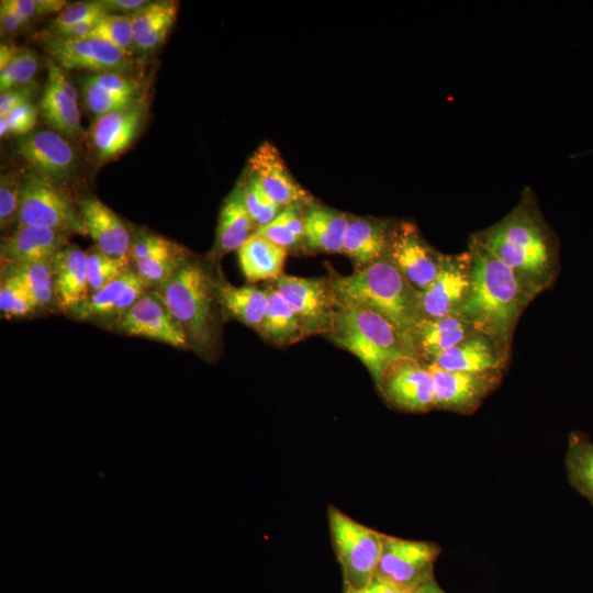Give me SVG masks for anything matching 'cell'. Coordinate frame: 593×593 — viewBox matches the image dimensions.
<instances>
[{
  "mask_svg": "<svg viewBox=\"0 0 593 593\" xmlns=\"http://www.w3.org/2000/svg\"><path fill=\"white\" fill-rule=\"evenodd\" d=\"M468 295L457 312L474 332L510 344L519 315L534 296L515 272L473 236Z\"/></svg>",
  "mask_w": 593,
  "mask_h": 593,
  "instance_id": "6da1fadb",
  "label": "cell"
},
{
  "mask_svg": "<svg viewBox=\"0 0 593 593\" xmlns=\"http://www.w3.org/2000/svg\"><path fill=\"white\" fill-rule=\"evenodd\" d=\"M473 237L517 276L535 298L557 273V253L535 208L526 201Z\"/></svg>",
  "mask_w": 593,
  "mask_h": 593,
  "instance_id": "7a4b0ae2",
  "label": "cell"
},
{
  "mask_svg": "<svg viewBox=\"0 0 593 593\" xmlns=\"http://www.w3.org/2000/svg\"><path fill=\"white\" fill-rule=\"evenodd\" d=\"M216 279L204 262L188 257L154 289L182 327L189 349L204 358L215 357L220 344Z\"/></svg>",
  "mask_w": 593,
  "mask_h": 593,
  "instance_id": "3957f363",
  "label": "cell"
},
{
  "mask_svg": "<svg viewBox=\"0 0 593 593\" xmlns=\"http://www.w3.org/2000/svg\"><path fill=\"white\" fill-rule=\"evenodd\" d=\"M331 280L339 301L382 315L399 331L410 351L411 333L423 318L419 292L385 256L351 275L331 277Z\"/></svg>",
  "mask_w": 593,
  "mask_h": 593,
  "instance_id": "277c9868",
  "label": "cell"
},
{
  "mask_svg": "<svg viewBox=\"0 0 593 593\" xmlns=\"http://www.w3.org/2000/svg\"><path fill=\"white\" fill-rule=\"evenodd\" d=\"M326 335L363 363L377 388L391 362L411 357L401 334L387 318L349 302L338 300Z\"/></svg>",
  "mask_w": 593,
  "mask_h": 593,
  "instance_id": "5b68a950",
  "label": "cell"
},
{
  "mask_svg": "<svg viewBox=\"0 0 593 593\" xmlns=\"http://www.w3.org/2000/svg\"><path fill=\"white\" fill-rule=\"evenodd\" d=\"M328 526L344 590L359 591L376 577L382 549V534L353 519L339 508H328Z\"/></svg>",
  "mask_w": 593,
  "mask_h": 593,
  "instance_id": "8992f818",
  "label": "cell"
},
{
  "mask_svg": "<svg viewBox=\"0 0 593 593\" xmlns=\"http://www.w3.org/2000/svg\"><path fill=\"white\" fill-rule=\"evenodd\" d=\"M16 225L87 235L79 208L69 194L32 169L24 174Z\"/></svg>",
  "mask_w": 593,
  "mask_h": 593,
  "instance_id": "52a82bcc",
  "label": "cell"
},
{
  "mask_svg": "<svg viewBox=\"0 0 593 593\" xmlns=\"http://www.w3.org/2000/svg\"><path fill=\"white\" fill-rule=\"evenodd\" d=\"M439 553L440 548L434 542L382 534V549L374 578L411 593L434 580V564Z\"/></svg>",
  "mask_w": 593,
  "mask_h": 593,
  "instance_id": "ba28073f",
  "label": "cell"
},
{
  "mask_svg": "<svg viewBox=\"0 0 593 593\" xmlns=\"http://www.w3.org/2000/svg\"><path fill=\"white\" fill-rule=\"evenodd\" d=\"M384 256L418 292L436 279L444 258L407 221L392 225Z\"/></svg>",
  "mask_w": 593,
  "mask_h": 593,
  "instance_id": "9c48e42d",
  "label": "cell"
},
{
  "mask_svg": "<svg viewBox=\"0 0 593 593\" xmlns=\"http://www.w3.org/2000/svg\"><path fill=\"white\" fill-rule=\"evenodd\" d=\"M271 284L300 316L309 335L328 333L338 303L331 277L282 275Z\"/></svg>",
  "mask_w": 593,
  "mask_h": 593,
  "instance_id": "30bf717a",
  "label": "cell"
},
{
  "mask_svg": "<svg viewBox=\"0 0 593 593\" xmlns=\"http://www.w3.org/2000/svg\"><path fill=\"white\" fill-rule=\"evenodd\" d=\"M378 390L393 407L423 413L434 409L435 383L428 367L421 361L403 357L385 369Z\"/></svg>",
  "mask_w": 593,
  "mask_h": 593,
  "instance_id": "8fae6325",
  "label": "cell"
},
{
  "mask_svg": "<svg viewBox=\"0 0 593 593\" xmlns=\"http://www.w3.org/2000/svg\"><path fill=\"white\" fill-rule=\"evenodd\" d=\"M147 290L149 289L145 282L131 269L100 291L90 294L67 314L79 322L115 329L124 313Z\"/></svg>",
  "mask_w": 593,
  "mask_h": 593,
  "instance_id": "7c38bea8",
  "label": "cell"
},
{
  "mask_svg": "<svg viewBox=\"0 0 593 593\" xmlns=\"http://www.w3.org/2000/svg\"><path fill=\"white\" fill-rule=\"evenodd\" d=\"M470 277L469 250L457 255H444L436 279L419 292L422 317L438 318L456 315L468 295Z\"/></svg>",
  "mask_w": 593,
  "mask_h": 593,
  "instance_id": "4fadbf2b",
  "label": "cell"
},
{
  "mask_svg": "<svg viewBox=\"0 0 593 593\" xmlns=\"http://www.w3.org/2000/svg\"><path fill=\"white\" fill-rule=\"evenodd\" d=\"M115 331L179 349L189 348L182 327L159 294L150 289L124 313Z\"/></svg>",
  "mask_w": 593,
  "mask_h": 593,
  "instance_id": "5bb4252c",
  "label": "cell"
},
{
  "mask_svg": "<svg viewBox=\"0 0 593 593\" xmlns=\"http://www.w3.org/2000/svg\"><path fill=\"white\" fill-rule=\"evenodd\" d=\"M15 152L32 170L56 183L71 178L78 165V155L69 139L54 130L20 136Z\"/></svg>",
  "mask_w": 593,
  "mask_h": 593,
  "instance_id": "9a60e30c",
  "label": "cell"
},
{
  "mask_svg": "<svg viewBox=\"0 0 593 593\" xmlns=\"http://www.w3.org/2000/svg\"><path fill=\"white\" fill-rule=\"evenodd\" d=\"M427 367L435 383L434 407L461 414L473 413L502 378V371L458 372Z\"/></svg>",
  "mask_w": 593,
  "mask_h": 593,
  "instance_id": "2e32d148",
  "label": "cell"
},
{
  "mask_svg": "<svg viewBox=\"0 0 593 593\" xmlns=\"http://www.w3.org/2000/svg\"><path fill=\"white\" fill-rule=\"evenodd\" d=\"M45 48L52 59L64 69L99 74L124 72L131 67L130 56L100 38H65L54 35L46 40Z\"/></svg>",
  "mask_w": 593,
  "mask_h": 593,
  "instance_id": "e0dca14e",
  "label": "cell"
},
{
  "mask_svg": "<svg viewBox=\"0 0 593 593\" xmlns=\"http://www.w3.org/2000/svg\"><path fill=\"white\" fill-rule=\"evenodd\" d=\"M266 193L281 208L307 206L314 199L289 171L280 152L270 142H264L251 154L247 165Z\"/></svg>",
  "mask_w": 593,
  "mask_h": 593,
  "instance_id": "ac0fdd59",
  "label": "cell"
},
{
  "mask_svg": "<svg viewBox=\"0 0 593 593\" xmlns=\"http://www.w3.org/2000/svg\"><path fill=\"white\" fill-rule=\"evenodd\" d=\"M145 111L144 102L137 100L126 109L94 119L88 139L100 163L116 158L132 145L144 123Z\"/></svg>",
  "mask_w": 593,
  "mask_h": 593,
  "instance_id": "d6986e66",
  "label": "cell"
},
{
  "mask_svg": "<svg viewBox=\"0 0 593 593\" xmlns=\"http://www.w3.org/2000/svg\"><path fill=\"white\" fill-rule=\"evenodd\" d=\"M508 343L474 332L430 365L458 372L502 371L508 358Z\"/></svg>",
  "mask_w": 593,
  "mask_h": 593,
  "instance_id": "ffe728a7",
  "label": "cell"
},
{
  "mask_svg": "<svg viewBox=\"0 0 593 593\" xmlns=\"http://www.w3.org/2000/svg\"><path fill=\"white\" fill-rule=\"evenodd\" d=\"M77 205L94 247L111 257H130L133 236L115 212L97 197L82 198Z\"/></svg>",
  "mask_w": 593,
  "mask_h": 593,
  "instance_id": "44dd1931",
  "label": "cell"
},
{
  "mask_svg": "<svg viewBox=\"0 0 593 593\" xmlns=\"http://www.w3.org/2000/svg\"><path fill=\"white\" fill-rule=\"evenodd\" d=\"M69 234L37 226L16 225L1 240V265H22L53 259L68 243Z\"/></svg>",
  "mask_w": 593,
  "mask_h": 593,
  "instance_id": "7402d4cb",
  "label": "cell"
},
{
  "mask_svg": "<svg viewBox=\"0 0 593 593\" xmlns=\"http://www.w3.org/2000/svg\"><path fill=\"white\" fill-rule=\"evenodd\" d=\"M472 333L473 328L457 315L422 318L409 339L411 356L428 366Z\"/></svg>",
  "mask_w": 593,
  "mask_h": 593,
  "instance_id": "603a6c76",
  "label": "cell"
},
{
  "mask_svg": "<svg viewBox=\"0 0 593 593\" xmlns=\"http://www.w3.org/2000/svg\"><path fill=\"white\" fill-rule=\"evenodd\" d=\"M53 264L57 306L67 313L89 296L87 251L68 244Z\"/></svg>",
  "mask_w": 593,
  "mask_h": 593,
  "instance_id": "cb8c5ba5",
  "label": "cell"
},
{
  "mask_svg": "<svg viewBox=\"0 0 593 593\" xmlns=\"http://www.w3.org/2000/svg\"><path fill=\"white\" fill-rule=\"evenodd\" d=\"M392 225L383 219L350 216L343 254L349 257L358 269L382 258Z\"/></svg>",
  "mask_w": 593,
  "mask_h": 593,
  "instance_id": "d4e9b609",
  "label": "cell"
},
{
  "mask_svg": "<svg viewBox=\"0 0 593 593\" xmlns=\"http://www.w3.org/2000/svg\"><path fill=\"white\" fill-rule=\"evenodd\" d=\"M350 216L338 210L307 205L304 210V246L311 251L343 253L344 238Z\"/></svg>",
  "mask_w": 593,
  "mask_h": 593,
  "instance_id": "484cf974",
  "label": "cell"
},
{
  "mask_svg": "<svg viewBox=\"0 0 593 593\" xmlns=\"http://www.w3.org/2000/svg\"><path fill=\"white\" fill-rule=\"evenodd\" d=\"M179 11L172 0L148 1L130 15L135 52L145 54L158 48L166 40Z\"/></svg>",
  "mask_w": 593,
  "mask_h": 593,
  "instance_id": "4316f807",
  "label": "cell"
},
{
  "mask_svg": "<svg viewBox=\"0 0 593 593\" xmlns=\"http://www.w3.org/2000/svg\"><path fill=\"white\" fill-rule=\"evenodd\" d=\"M40 112L52 130L68 139L82 135L78 96L65 91L55 77L47 72V80L40 100Z\"/></svg>",
  "mask_w": 593,
  "mask_h": 593,
  "instance_id": "83f0119b",
  "label": "cell"
},
{
  "mask_svg": "<svg viewBox=\"0 0 593 593\" xmlns=\"http://www.w3.org/2000/svg\"><path fill=\"white\" fill-rule=\"evenodd\" d=\"M216 294L223 313L258 331L269 306L266 288L235 287L223 279H216Z\"/></svg>",
  "mask_w": 593,
  "mask_h": 593,
  "instance_id": "f1b7e54d",
  "label": "cell"
},
{
  "mask_svg": "<svg viewBox=\"0 0 593 593\" xmlns=\"http://www.w3.org/2000/svg\"><path fill=\"white\" fill-rule=\"evenodd\" d=\"M256 230L240 190L236 186L225 198L220 210L214 254L223 256L231 251H237Z\"/></svg>",
  "mask_w": 593,
  "mask_h": 593,
  "instance_id": "f546056e",
  "label": "cell"
},
{
  "mask_svg": "<svg viewBox=\"0 0 593 593\" xmlns=\"http://www.w3.org/2000/svg\"><path fill=\"white\" fill-rule=\"evenodd\" d=\"M237 256L247 281H273L283 275L288 250L254 233L237 250Z\"/></svg>",
  "mask_w": 593,
  "mask_h": 593,
  "instance_id": "4dcf8cb0",
  "label": "cell"
},
{
  "mask_svg": "<svg viewBox=\"0 0 593 593\" xmlns=\"http://www.w3.org/2000/svg\"><path fill=\"white\" fill-rule=\"evenodd\" d=\"M266 289L269 306L257 331L259 335L276 346H288L309 336L300 316L272 284H267Z\"/></svg>",
  "mask_w": 593,
  "mask_h": 593,
  "instance_id": "1f68e13d",
  "label": "cell"
},
{
  "mask_svg": "<svg viewBox=\"0 0 593 593\" xmlns=\"http://www.w3.org/2000/svg\"><path fill=\"white\" fill-rule=\"evenodd\" d=\"M53 259L22 265H1L20 276L37 311H48L57 306Z\"/></svg>",
  "mask_w": 593,
  "mask_h": 593,
  "instance_id": "d6a6232c",
  "label": "cell"
},
{
  "mask_svg": "<svg viewBox=\"0 0 593 593\" xmlns=\"http://www.w3.org/2000/svg\"><path fill=\"white\" fill-rule=\"evenodd\" d=\"M566 468L571 485L593 504V443L573 434L569 439Z\"/></svg>",
  "mask_w": 593,
  "mask_h": 593,
  "instance_id": "836d02e7",
  "label": "cell"
},
{
  "mask_svg": "<svg viewBox=\"0 0 593 593\" xmlns=\"http://www.w3.org/2000/svg\"><path fill=\"white\" fill-rule=\"evenodd\" d=\"M188 257V251L175 243L167 249L132 264L148 289L154 290L169 280Z\"/></svg>",
  "mask_w": 593,
  "mask_h": 593,
  "instance_id": "e575fe53",
  "label": "cell"
},
{
  "mask_svg": "<svg viewBox=\"0 0 593 593\" xmlns=\"http://www.w3.org/2000/svg\"><path fill=\"white\" fill-rule=\"evenodd\" d=\"M0 311L5 318H21L38 312L24 282L13 270L1 267Z\"/></svg>",
  "mask_w": 593,
  "mask_h": 593,
  "instance_id": "d590c367",
  "label": "cell"
},
{
  "mask_svg": "<svg viewBox=\"0 0 593 593\" xmlns=\"http://www.w3.org/2000/svg\"><path fill=\"white\" fill-rule=\"evenodd\" d=\"M236 186L240 190L245 206L257 228L273 221L283 210L266 193L259 181L249 171L246 170Z\"/></svg>",
  "mask_w": 593,
  "mask_h": 593,
  "instance_id": "8d00e7d4",
  "label": "cell"
},
{
  "mask_svg": "<svg viewBox=\"0 0 593 593\" xmlns=\"http://www.w3.org/2000/svg\"><path fill=\"white\" fill-rule=\"evenodd\" d=\"M131 269L130 257L115 258L102 253L97 247L89 249L87 251L89 295L100 291Z\"/></svg>",
  "mask_w": 593,
  "mask_h": 593,
  "instance_id": "74e56055",
  "label": "cell"
},
{
  "mask_svg": "<svg viewBox=\"0 0 593 593\" xmlns=\"http://www.w3.org/2000/svg\"><path fill=\"white\" fill-rule=\"evenodd\" d=\"M86 37L103 40L130 57L135 52L132 22L126 14L109 13L102 16Z\"/></svg>",
  "mask_w": 593,
  "mask_h": 593,
  "instance_id": "f35d334b",
  "label": "cell"
},
{
  "mask_svg": "<svg viewBox=\"0 0 593 593\" xmlns=\"http://www.w3.org/2000/svg\"><path fill=\"white\" fill-rule=\"evenodd\" d=\"M37 70L36 54L32 49L19 47L10 63L0 69V91L34 85Z\"/></svg>",
  "mask_w": 593,
  "mask_h": 593,
  "instance_id": "ab89813d",
  "label": "cell"
},
{
  "mask_svg": "<svg viewBox=\"0 0 593 593\" xmlns=\"http://www.w3.org/2000/svg\"><path fill=\"white\" fill-rule=\"evenodd\" d=\"M81 92L87 109L96 116L131 107L137 99L111 93L96 83L90 76L81 80Z\"/></svg>",
  "mask_w": 593,
  "mask_h": 593,
  "instance_id": "60d3db41",
  "label": "cell"
},
{
  "mask_svg": "<svg viewBox=\"0 0 593 593\" xmlns=\"http://www.w3.org/2000/svg\"><path fill=\"white\" fill-rule=\"evenodd\" d=\"M24 171L11 170L0 177V227L16 225L21 202Z\"/></svg>",
  "mask_w": 593,
  "mask_h": 593,
  "instance_id": "b9f144b4",
  "label": "cell"
},
{
  "mask_svg": "<svg viewBox=\"0 0 593 593\" xmlns=\"http://www.w3.org/2000/svg\"><path fill=\"white\" fill-rule=\"evenodd\" d=\"M112 13L102 0L98 1H79L67 5L52 21L54 33L65 30L75 24L101 19L102 16Z\"/></svg>",
  "mask_w": 593,
  "mask_h": 593,
  "instance_id": "7bdbcfd3",
  "label": "cell"
},
{
  "mask_svg": "<svg viewBox=\"0 0 593 593\" xmlns=\"http://www.w3.org/2000/svg\"><path fill=\"white\" fill-rule=\"evenodd\" d=\"M37 118L38 110L32 102L22 104L8 115L0 118V136H24L34 131Z\"/></svg>",
  "mask_w": 593,
  "mask_h": 593,
  "instance_id": "ee69618b",
  "label": "cell"
},
{
  "mask_svg": "<svg viewBox=\"0 0 593 593\" xmlns=\"http://www.w3.org/2000/svg\"><path fill=\"white\" fill-rule=\"evenodd\" d=\"M255 233L264 236L271 243L284 248L288 251L298 249L302 245L304 246V242L299 238L288 226L281 212L273 221L258 227Z\"/></svg>",
  "mask_w": 593,
  "mask_h": 593,
  "instance_id": "f6af8a7d",
  "label": "cell"
},
{
  "mask_svg": "<svg viewBox=\"0 0 593 593\" xmlns=\"http://www.w3.org/2000/svg\"><path fill=\"white\" fill-rule=\"evenodd\" d=\"M90 78L111 93L137 99L139 82L123 72L108 71L90 75Z\"/></svg>",
  "mask_w": 593,
  "mask_h": 593,
  "instance_id": "bcb514c9",
  "label": "cell"
},
{
  "mask_svg": "<svg viewBox=\"0 0 593 593\" xmlns=\"http://www.w3.org/2000/svg\"><path fill=\"white\" fill-rule=\"evenodd\" d=\"M175 242L155 233H138L130 249L131 262L147 258L172 246Z\"/></svg>",
  "mask_w": 593,
  "mask_h": 593,
  "instance_id": "7dc6e473",
  "label": "cell"
},
{
  "mask_svg": "<svg viewBox=\"0 0 593 593\" xmlns=\"http://www.w3.org/2000/svg\"><path fill=\"white\" fill-rule=\"evenodd\" d=\"M36 88L34 85L29 87L11 89L0 93V118L8 115L14 109L29 103L34 96Z\"/></svg>",
  "mask_w": 593,
  "mask_h": 593,
  "instance_id": "c3c4849f",
  "label": "cell"
},
{
  "mask_svg": "<svg viewBox=\"0 0 593 593\" xmlns=\"http://www.w3.org/2000/svg\"><path fill=\"white\" fill-rule=\"evenodd\" d=\"M0 27L2 35H15L27 26L22 23L8 8L0 3Z\"/></svg>",
  "mask_w": 593,
  "mask_h": 593,
  "instance_id": "681fc988",
  "label": "cell"
},
{
  "mask_svg": "<svg viewBox=\"0 0 593 593\" xmlns=\"http://www.w3.org/2000/svg\"><path fill=\"white\" fill-rule=\"evenodd\" d=\"M112 13L131 15L142 9L146 0H102Z\"/></svg>",
  "mask_w": 593,
  "mask_h": 593,
  "instance_id": "f907efd6",
  "label": "cell"
},
{
  "mask_svg": "<svg viewBox=\"0 0 593 593\" xmlns=\"http://www.w3.org/2000/svg\"><path fill=\"white\" fill-rule=\"evenodd\" d=\"M344 593H404V592L400 591L395 586L384 581H381L374 578L367 588L361 589L359 591L344 590Z\"/></svg>",
  "mask_w": 593,
  "mask_h": 593,
  "instance_id": "816d5d0a",
  "label": "cell"
},
{
  "mask_svg": "<svg viewBox=\"0 0 593 593\" xmlns=\"http://www.w3.org/2000/svg\"><path fill=\"white\" fill-rule=\"evenodd\" d=\"M19 47L13 43H2L0 46V69L5 67L15 55Z\"/></svg>",
  "mask_w": 593,
  "mask_h": 593,
  "instance_id": "f5cc1de1",
  "label": "cell"
},
{
  "mask_svg": "<svg viewBox=\"0 0 593 593\" xmlns=\"http://www.w3.org/2000/svg\"><path fill=\"white\" fill-rule=\"evenodd\" d=\"M411 593H446L434 580H430L423 585L418 586Z\"/></svg>",
  "mask_w": 593,
  "mask_h": 593,
  "instance_id": "db71d44e",
  "label": "cell"
}]
</instances>
